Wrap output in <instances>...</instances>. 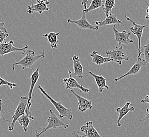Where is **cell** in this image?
<instances>
[{
	"label": "cell",
	"mask_w": 149,
	"mask_h": 137,
	"mask_svg": "<svg viewBox=\"0 0 149 137\" xmlns=\"http://www.w3.org/2000/svg\"><path fill=\"white\" fill-rule=\"evenodd\" d=\"M142 52V54L143 53L144 60L146 61V63L149 62V40H147V43L146 46H144Z\"/></svg>",
	"instance_id": "d4e9b609"
},
{
	"label": "cell",
	"mask_w": 149,
	"mask_h": 137,
	"mask_svg": "<svg viewBox=\"0 0 149 137\" xmlns=\"http://www.w3.org/2000/svg\"><path fill=\"white\" fill-rule=\"evenodd\" d=\"M103 6V0H92L89 7L86 9H84L83 11L86 14L95 10H98L101 8H102Z\"/></svg>",
	"instance_id": "603a6c76"
},
{
	"label": "cell",
	"mask_w": 149,
	"mask_h": 137,
	"mask_svg": "<svg viewBox=\"0 0 149 137\" xmlns=\"http://www.w3.org/2000/svg\"><path fill=\"white\" fill-rule=\"evenodd\" d=\"M88 2V0H83L81 2V4L83 6L84 9H86L87 8V3Z\"/></svg>",
	"instance_id": "f546056e"
},
{
	"label": "cell",
	"mask_w": 149,
	"mask_h": 137,
	"mask_svg": "<svg viewBox=\"0 0 149 137\" xmlns=\"http://www.w3.org/2000/svg\"><path fill=\"white\" fill-rule=\"evenodd\" d=\"M115 0H105L103 5V11L105 17L112 13V9L114 8Z\"/></svg>",
	"instance_id": "cb8c5ba5"
},
{
	"label": "cell",
	"mask_w": 149,
	"mask_h": 137,
	"mask_svg": "<svg viewBox=\"0 0 149 137\" xmlns=\"http://www.w3.org/2000/svg\"><path fill=\"white\" fill-rule=\"evenodd\" d=\"M106 57H109L115 60V62L121 65L123 61H128L132 55H127L123 48V46H120L119 48L112 50H107L106 51Z\"/></svg>",
	"instance_id": "5b68a950"
},
{
	"label": "cell",
	"mask_w": 149,
	"mask_h": 137,
	"mask_svg": "<svg viewBox=\"0 0 149 137\" xmlns=\"http://www.w3.org/2000/svg\"><path fill=\"white\" fill-rule=\"evenodd\" d=\"M14 44V41L13 40L10 41L8 42H3L0 44V57H2L5 55L9 54L12 52H20L22 54H24L26 50L28 49V46H25L24 47L19 48H16Z\"/></svg>",
	"instance_id": "8992f818"
},
{
	"label": "cell",
	"mask_w": 149,
	"mask_h": 137,
	"mask_svg": "<svg viewBox=\"0 0 149 137\" xmlns=\"http://www.w3.org/2000/svg\"><path fill=\"white\" fill-rule=\"evenodd\" d=\"M149 95H146L145 98L143 100H141V102L144 103H149Z\"/></svg>",
	"instance_id": "4dcf8cb0"
},
{
	"label": "cell",
	"mask_w": 149,
	"mask_h": 137,
	"mask_svg": "<svg viewBox=\"0 0 149 137\" xmlns=\"http://www.w3.org/2000/svg\"><path fill=\"white\" fill-rule=\"evenodd\" d=\"M37 88L55 107V108L59 113L58 117L59 118L66 117L69 120H72V119L73 114L71 109L67 108L62 104L60 101H56V100H54L49 94H48V93L45 90V89L42 86L39 85L38 86Z\"/></svg>",
	"instance_id": "7a4b0ae2"
},
{
	"label": "cell",
	"mask_w": 149,
	"mask_h": 137,
	"mask_svg": "<svg viewBox=\"0 0 149 137\" xmlns=\"http://www.w3.org/2000/svg\"><path fill=\"white\" fill-rule=\"evenodd\" d=\"M80 131L84 133V135L80 136L77 132L73 131L72 133V136L74 137H102L97 130L95 128L92 121H88L84 126H81Z\"/></svg>",
	"instance_id": "ba28073f"
},
{
	"label": "cell",
	"mask_w": 149,
	"mask_h": 137,
	"mask_svg": "<svg viewBox=\"0 0 149 137\" xmlns=\"http://www.w3.org/2000/svg\"><path fill=\"white\" fill-rule=\"evenodd\" d=\"M126 20L129 22H131L133 24V26L130 28V31L132 33L135 35L138 40V57H140L142 54V52L141 51V39L143 34L144 29L146 28V26L145 25H141L138 23L135 22L134 21L131 19L130 17H127L125 15Z\"/></svg>",
	"instance_id": "52a82bcc"
},
{
	"label": "cell",
	"mask_w": 149,
	"mask_h": 137,
	"mask_svg": "<svg viewBox=\"0 0 149 137\" xmlns=\"http://www.w3.org/2000/svg\"><path fill=\"white\" fill-rule=\"evenodd\" d=\"M28 97H21L19 102L17 104V107L15 110L13 116L12 117V121L9 125V130L12 131L15 129V123L19 118L25 113L26 108L28 104Z\"/></svg>",
	"instance_id": "277c9868"
},
{
	"label": "cell",
	"mask_w": 149,
	"mask_h": 137,
	"mask_svg": "<svg viewBox=\"0 0 149 137\" xmlns=\"http://www.w3.org/2000/svg\"><path fill=\"white\" fill-rule=\"evenodd\" d=\"M149 109L147 108L146 110V113L145 114V117L143 119L140 120L141 122H144V125H148L149 124Z\"/></svg>",
	"instance_id": "83f0119b"
},
{
	"label": "cell",
	"mask_w": 149,
	"mask_h": 137,
	"mask_svg": "<svg viewBox=\"0 0 149 137\" xmlns=\"http://www.w3.org/2000/svg\"><path fill=\"white\" fill-rule=\"evenodd\" d=\"M59 32H50L49 33L43 34L42 37H46L50 43V46L52 49H57L58 44V36L59 35Z\"/></svg>",
	"instance_id": "7402d4cb"
},
{
	"label": "cell",
	"mask_w": 149,
	"mask_h": 137,
	"mask_svg": "<svg viewBox=\"0 0 149 137\" xmlns=\"http://www.w3.org/2000/svg\"><path fill=\"white\" fill-rule=\"evenodd\" d=\"M143 1L145 3H146V4H147V6H148V9L146 10V19H149V4L148 3V2H146V0H143Z\"/></svg>",
	"instance_id": "d6a6232c"
},
{
	"label": "cell",
	"mask_w": 149,
	"mask_h": 137,
	"mask_svg": "<svg viewBox=\"0 0 149 137\" xmlns=\"http://www.w3.org/2000/svg\"><path fill=\"white\" fill-rule=\"evenodd\" d=\"M91 57H92V62L97 66H100L104 63L109 62H115L114 60L110 59L109 57H103V56L98 54L97 51H93L89 54Z\"/></svg>",
	"instance_id": "ffe728a7"
},
{
	"label": "cell",
	"mask_w": 149,
	"mask_h": 137,
	"mask_svg": "<svg viewBox=\"0 0 149 137\" xmlns=\"http://www.w3.org/2000/svg\"><path fill=\"white\" fill-rule=\"evenodd\" d=\"M5 23L3 22H0V30L1 31H3L8 33V32L7 31V29L6 27L4 26Z\"/></svg>",
	"instance_id": "f1b7e54d"
},
{
	"label": "cell",
	"mask_w": 149,
	"mask_h": 137,
	"mask_svg": "<svg viewBox=\"0 0 149 137\" xmlns=\"http://www.w3.org/2000/svg\"><path fill=\"white\" fill-rule=\"evenodd\" d=\"M0 86H6V87H9L10 89H13V88L17 86V84L16 83L9 82L8 81L0 77Z\"/></svg>",
	"instance_id": "484cf974"
},
{
	"label": "cell",
	"mask_w": 149,
	"mask_h": 137,
	"mask_svg": "<svg viewBox=\"0 0 149 137\" xmlns=\"http://www.w3.org/2000/svg\"><path fill=\"white\" fill-rule=\"evenodd\" d=\"M113 31L114 34L115 41L118 43L119 46H122L123 44L128 46L129 44L133 43V40L130 38V32H127L125 30L120 32L116 29L115 25L113 28Z\"/></svg>",
	"instance_id": "30bf717a"
},
{
	"label": "cell",
	"mask_w": 149,
	"mask_h": 137,
	"mask_svg": "<svg viewBox=\"0 0 149 137\" xmlns=\"http://www.w3.org/2000/svg\"><path fill=\"white\" fill-rule=\"evenodd\" d=\"M72 60L73 61V75L75 77L82 79L83 77V67L79 57L75 55L72 57Z\"/></svg>",
	"instance_id": "e0dca14e"
},
{
	"label": "cell",
	"mask_w": 149,
	"mask_h": 137,
	"mask_svg": "<svg viewBox=\"0 0 149 137\" xmlns=\"http://www.w3.org/2000/svg\"><path fill=\"white\" fill-rule=\"evenodd\" d=\"M45 57L46 54L44 49L42 50V53L39 55H36L35 51L29 49L26 51V55L21 60L12 65V69L15 71V67L17 66H21L22 70L26 68H32L38 60L43 59Z\"/></svg>",
	"instance_id": "6da1fadb"
},
{
	"label": "cell",
	"mask_w": 149,
	"mask_h": 137,
	"mask_svg": "<svg viewBox=\"0 0 149 137\" xmlns=\"http://www.w3.org/2000/svg\"><path fill=\"white\" fill-rule=\"evenodd\" d=\"M89 74L94 78L95 82L97 86L98 91L100 93L103 92L104 89L109 90V87L106 84V79L102 75H97L93 73L92 72L89 71Z\"/></svg>",
	"instance_id": "d6986e66"
},
{
	"label": "cell",
	"mask_w": 149,
	"mask_h": 137,
	"mask_svg": "<svg viewBox=\"0 0 149 137\" xmlns=\"http://www.w3.org/2000/svg\"><path fill=\"white\" fill-rule=\"evenodd\" d=\"M49 112H50V116L47 120V121L48 122V125L46 126L45 128H39V129L40 130V132H38L37 131H36V137H40L42 134H45L48 130H49L51 129H57L58 128L67 129L69 127L68 124L63 122V121L60 120V118L58 117L52 111V110L50 109L49 110Z\"/></svg>",
	"instance_id": "3957f363"
},
{
	"label": "cell",
	"mask_w": 149,
	"mask_h": 137,
	"mask_svg": "<svg viewBox=\"0 0 149 137\" xmlns=\"http://www.w3.org/2000/svg\"><path fill=\"white\" fill-rule=\"evenodd\" d=\"M9 37V34L8 33L0 30V44L4 42L6 39Z\"/></svg>",
	"instance_id": "4316f807"
},
{
	"label": "cell",
	"mask_w": 149,
	"mask_h": 137,
	"mask_svg": "<svg viewBox=\"0 0 149 137\" xmlns=\"http://www.w3.org/2000/svg\"><path fill=\"white\" fill-rule=\"evenodd\" d=\"M96 26L98 27L100 26H105L108 25H115V24H120L123 22L121 20L118 19L116 15H112L111 13L106 18L103 20L100 21H96L95 22Z\"/></svg>",
	"instance_id": "2e32d148"
},
{
	"label": "cell",
	"mask_w": 149,
	"mask_h": 137,
	"mask_svg": "<svg viewBox=\"0 0 149 137\" xmlns=\"http://www.w3.org/2000/svg\"><path fill=\"white\" fill-rule=\"evenodd\" d=\"M69 77L63 79V82L65 85L66 90H74V89H78L80 91L83 92L84 93H88L91 91L89 89L84 87L83 86L78 82L77 80L72 77V71L70 70L68 71Z\"/></svg>",
	"instance_id": "9c48e42d"
},
{
	"label": "cell",
	"mask_w": 149,
	"mask_h": 137,
	"mask_svg": "<svg viewBox=\"0 0 149 137\" xmlns=\"http://www.w3.org/2000/svg\"><path fill=\"white\" fill-rule=\"evenodd\" d=\"M3 101L0 99V119L1 118V116H2V107H3Z\"/></svg>",
	"instance_id": "1f68e13d"
},
{
	"label": "cell",
	"mask_w": 149,
	"mask_h": 137,
	"mask_svg": "<svg viewBox=\"0 0 149 137\" xmlns=\"http://www.w3.org/2000/svg\"><path fill=\"white\" fill-rule=\"evenodd\" d=\"M50 8L47 7V5L45 3H38L36 4H32L31 6H29L27 8V12L29 15H32L36 12L41 15L44 11H49Z\"/></svg>",
	"instance_id": "44dd1931"
},
{
	"label": "cell",
	"mask_w": 149,
	"mask_h": 137,
	"mask_svg": "<svg viewBox=\"0 0 149 137\" xmlns=\"http://www.w3.org/2000/svg\"><path fill=\"white\" fill-rule=\"evenodd\" d=\"M130 106H131V102H127L122 107H118L115 109L116 111L118 113V117L116 121L118 127H120L122 126L120 123V120L123 118L124 117H125L126 114H128L130 112L134 111V107L133 106L130 107Z\"/></svg>",
	"instance_id": "5bb4252c"
},
{
	"label": "cell",
	"mask_w": 149,
	"mask_h": 137,
	"mask_svg": "<svg viewBox=\"0 0 149 137\" xmlns=\"http://www.w3.org/2000/svg\"><path fill=\"white\" fill-rule=\"evenodd\" d=\"M146 61L144 60L140 57H138V59L135 63L132 66L131 68L130 69L128 72H127L126 73L120 76L119 77L115 78V81H118L120 80L123 79L124 77H128L130 75H138L139 72L140 71L142 68L146 65Z\"/></svg>",
	"instance_id": "7c38bea8"
},
{
	"label": "cell",
	"mask_w": 149,
	"mask_h": 137,
	"mask_svg": "<svg viewBox=\"0 0 149 137\" xmlns=\"http://www.w3.org/2000/svg\"><path fill=\"white\" fill-rule=\"evenodd\" d=\"M67 22L68 23H72L77 25L79 28L80 30L83 29H89L93 31H97L99 29V27L97 26L92 25L89 23L88 20H87L86 13L83 11L82 12L81 17L80 19L77 20H72L69 19L67 20Z\"/></svg>",
	"instance_id": "8fae6325"
},
{
	"label": "cell",
	"mask_w": 149,
	"mask_h": 137,
	"mask_svg": "<svg viewBox=\"0 0 149 137\" xmlns=\"http://www.w3.org/2000/svg\"><path fill=\"white\" fill-rule=\"evenodd\" d=\"M71 92L74 94V97L76 98L78 101V110L81 112L86 111L87 110L92 109L93 107L92 106V101L91 100H88L85 98L77 94L74 90H72Z\"/></svg>",
	"instance_id": "4fadbf2b"
},
{
	"label": "cell",
	"mask_w": 149,
	"mask_h": 137,
	"mask_svg": "<svg viewBox=\"0 0 149 137\" xmlns=\"http://www.w3.org/2000/svg\"><path fill=\"white\" fill-rule=\"evenodd\" d=\"M40 77L39 74V67L36 68L35 71L33 72L30 77V86L29 89V92H28V103H31L32 97V93L33 91V89L35 88V86L39 80Z\"/></svg>",
	"instance_id": "ac0fdd59"
},
{
	"label": "cell",
	"mask_w": 149,
	"mask_h": 137,
	"mask_svg": "<svg viewBox=\"0 0 149 137\" xmlns=\"http://www.w3.org/2000/svg\"><path fill=\"white\" fill-rule=\"evenodd\" d=\"M30 109L26 107L25 113L19 118L17 120L21 126L22 127L24 131L25 132L28 131V128L30 123V120H34L35 119L34 117L32 116Z\"/></svg>",
	"instance_id": "9a60e30c"
}]
</instances>
